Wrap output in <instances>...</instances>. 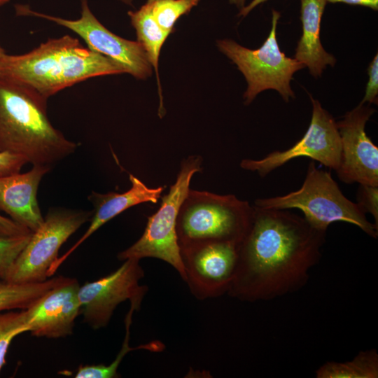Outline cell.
<instances>
[{"label":"cell","instance_id":"obj_1","mask_svg":"<svg viewBox=\"0 0 378 378\" xmlns=\"http://www.w3.org/2000/svg\"><path fill=\"white\" fill-rule=\"evenodd\" d=\"M253 207L252 223L239 246L227 294L254 302L298 291L321 258L326 231L288 209Z\"/></svg>","mask_w":378,"mask_h":378},{"label":"cell","instance_id":"obj_2","mask_svg":"<svg viewBox=\"0 0 378 378\" xmlns=\"http://www.w3.org/2000/svg\"><path fill=\"white\" fill-rule=\"evenodd\" d=\"M123 73L118 63L69 35L49 38L24 54L5 53L0 59L1 77L26 85L48 99L88 78Z\"/></svg>","mask_w":378,"mask_h":378},{"label":"cell","instance_id":"obj_3","mask_svg":"<svg viewBox=\"0 0 378 378\" xmlns=\"http://www.w3.org/2000/svg\"><path fill=\"white\" fill-rule=\"evenodd\" d=\"M47 103L33 89L0 76V151L50 167L76 151L77 144L52 125Z\"/></svg>","mask_w":378,"mask_h":378},{"label":"cell","instance_id":"obj_4","mask_svg":"<svg viewBox=\"0 0 378 378\" xmlns=\"http://www.w3.org/2000/svg\"><path fill=\"white\" fill-rule=\"evenodd\" d=\"M253 214V206L234 195L190 188L176 219L178 246L218 241L239 246L250 229Z\"/></svg>","mask_w":378,"mask_h":378},{"label":"cell","instance_id":"obj_5","mask_svg":"<svg viewBox=\"0 0 378 378\" xmlns=\"http://www.w3.org/2000/svg\"><path fill=\"white\" fill-rule=\"evenodd\" d=\"M254 205L276 209H298L314 227L327 231L328 226L342 221L359 227L377 239L378 226L370 223L356 202L346 198L331 174L316 167L311 161L302 186L284 195L257 199Z\"/></svg>","mask_w":378,"mask_h":378},{"label":"cell","instance_id":"obj_6","mask_svg":"<svg viewBox=\"0 0 378 378\" xmlns=\"http://www.w3.org/2000/svg\"><path fill=\"white\" fill-rule=\"evenodd\" d=\"M202 158L190 155L181 163L176 181L168 193L162 197L158 211L148 218L141 237L132 246L118 254L120 260L154 258L172 266L186 281V276L178 244L176 225L180 206L189 189L192 177L200 172Z\"/></svg>","mask_w":378,"mask_h":378},{"label":"cell","instance_id":"obj_7","mask_svg":"<svg viewBox=\"0 0 378 378\" xmlns=\"http://www.w3.org/2000/svg\"><path fill=\"white\" fill-rule=\"evenodd\" d=\"M280 13L272 9V27L264 43L256 50L245 48L231 39L217 41L220 51L231 59L243 74L247 82L244 94V104H251L266 90H275L286 102L295 98L290 86L293 74L305 67L287 57L280 50L276 39V26Z\"/></svg>","mask_w":378,"mask_h":378},{"label":"cell","instance_id":"obj_8","mask_svg":"<svg viewBox=\"0 0 378 378\" xmlns=\"http://www.w3.org/2000/svg\"><path fill=\"white\" fill-rule=\"evenodd\" d=\"M92 214V211L86 210L50 208L41 225L32 232L14 261L5 280L19 284L47 280L61 246Z\"/></svg>","mask_w":378,"mask_h":378},{"label":"cell","instance_id":"obj_9","mask_svg":"<svg viewBox=\"0 0 378 378\" xmlns=\"http://www.w3.org/2000/svg\"><path fill=\"white\" fill-rule=\"evenodd\" d=\"M80 17L76 20L39 13L25 6L18 9L22 15L43 18L70 29L85 42L89 49L113 60L125 73L138 79L151 76L152 65L139 41L123 38L105 27L91 11L88 0H80Z\"/></svg>","mask_w":378,"mask_h":378},{"label":"cell","instance_id":"obj_10","mask_svg":"<svg viewBox=\"0 0 378 378\" xmlns=\"http://www.w3.org/2000/svg\"><path fill=\"white\" fill-rule=\"evenodd\" d=\"M140 260L129 258L112 273L80 286L78 293L83 321L94 330L106 327L117 306L130 300V307L138 311L148 291L140 285L144 271Z\"/></svg>","mask_w":378,"mask_h":378},{"label":"cell","instance_id":"obj_11","mask_svg":"<svg viewBox=\"0 0 378 378\" xmlns=\"http://www.w3.org/2000/svg\"><path fill=\"white\" fill-rule=\"evenodd\" d=\"M310 99L311 122L300 140L285 150L273 151L260 160H242L240 167L264 178L295 158L307 157L336 171L341 158V141L336 121L317 99L312 96Z\"/></svg>","mask_w":378,"mask_h":378},{"label":"cell","instance_id":"obj_12","mask_svg":"<svg viewBox=\"0 0 378 378\" xmlns=\"http://www.w3.org/2000/svg\"><path fill=\"white\" fill-rule=\"evenodd\" d=\"M239 246L230 242H202L180 248L186 281L198 300L227 293L233 279Z\"/></svg>","mask_w":378,"mask_h":378},{"label":"cell","instance_id":"obj_13","mask_svg":"<svg viewBox=\"0 0 378 378\" xmlns=\"http://www.w3.org/2000/svg\"><path fill=\"white\" fill-rule=\"evenodd\" d=\"M375 112L360 103L337 123L341 141V158L335 171L346 184L378 186V148L365 132V125Z\"/></svg>","mask_w":378,"mask_h":378},{"label":"cell","instance_id":"obj_14","mask_svg":"<svg viewBox=\"0 0 378 378\" xmlns=\"http://www.w3.org/2000/svg\"><path fill=\"white\" fill-rule=\"evenodd\" d=\"M79 287L77 279L69 277L25 309L28 332L33 336L47 338L71 335L81 312Z\"/></svg>","mask_w":378,"mask_h":378},{"label":"cell","instance_id":"obj_15","mask_svg":"<svg viewBox=\"0 0 378 378\" xmlns=\"http://www.w3.org/2000/svg\"><path fill=\"white\" fill-rule=\"evenodd\" d=\"M50 168L36 164L24 173L20 172L0 176V210L32 232L44 220L37 192L41 181Z\"/></svg>","mask_w":378,"mask_h":378},{"label":"cell","instance_id":"obj_16","mask_svg":"<svg viewBox=\"0 0 378 378\" xmlns=\"http://www.w3.org/2000/svg\"><path fill=\"white\" fill-rule=\"evenodd\" d=\"M129 178L131 188L125 192L102 194L92 192L88 199L94 210L90 224L83 236L53 263L48 272L49 277L53 276L69 256L103 225L132 206L144 202L157 203L165 188V186L148 188L132 174H129Z\"/></svg>","mask_w":378,"mask_h":378},{"label":"cell","instance_id":"obj_17","mask_svg":"<svg viewBox=\"0 0 378 378\" xmlns=\"http://www.w3.org/2000/svg\"><path fill=\"white\" fill-rule=\"evenodd\" d=\"M302 36L294 58L308 67L311 75L320 77L327 66H334L336 58L325 50L320 38L322 15L326 0H300Z\"/></svg>","mask_w":378,"mask_h":378},{"label":"cell","instance_id":"obj_18","mask_svg":"<svg viewBox=\"0 0 378 378\" xmlns=\"http://www.w3.org/2000/svg\"><path fill=\"white\" fill-rule=\"evenodd\" d=\"M69 278L58 276L42 282L24 284L0 279V312L16 309H27Z\"/></svg>","mask_w":378,"mask_h":378},{"label":"cell","instance_id":"obj_19","mask_svg":"<svg viewBox=\"0 0 378 378\" xmlns=\"http://www.w3.org/2000/svg\"><path fill=\"white\" fill-rule=\"evenodd\" d=\"M131 23L136 30L137 41L144 47L152 66L155 69L158 82V60L161 48L170 32L162 29L155 20L150 4L146 3L139 10L129 11Z\"/></svg>","mask_w":378,"mask_h":378},{"label":"cell","instance_id":"obj_20","mask_svg":"<svg viewBox=\"0 0 378 378\" xmlns=\"http://www.w3.org/2000/svg\"><path fill=\"white\" fill-rule=\"evenodd\" d=\"M316 378H377L378 354L375 349L360 351L352 360L326 362L315 372Z\"/></svg>","mask_w":378,"mask_h":378},{"label":"cell","instance_id":"obj_21","mask_svg":"<svg viewBox=\"0 0 378 378\" xmlns=\"http://www.w3.org/2000/svg\"><path fill=\"white\" fill-rule=\"evenodd\" d=\"M135 309L130 307L125 319V337L122 347L114 360L108 365L104 364L80 365L75 374L76 378H117L120 377L118 369L125 356L130 351L146 349L150 351L160 352L164 349V345L160 341H153L141 344L136 347L129 345L130 328L132 315Z\"/></svg>","mask_w":378,"mask_h":378},{"label":"cell","instance_id":"obj_22","mask_svg":"<svg viewBox=\"0 0 378 378\" xmlns=\"http://www.w3.org/2000/svg\"><path fill=\"white\" fill-rule=\"evenodd\" d=\"M199 1L200 0H157L149 4L156 22L162 29L171 33L176 20L181 16L188 14Z\"/></svg>","mask_w":378,"mask_h":378},{"label":"cell","instance_id":"obj_23","mask_svg":"<svg viewBox=\"0 0 378 378\" xmlns=\"http://www.w3.org/2000/svg\"><path fill=\"white\" fill-rule=\"evenodd\" d=\"M28 331L25 309L0 312V372L6 364V355L13 338Z\"/></svg>","mask_w":378,"mask_h":378},{"label":"cell","instance_id":"obj_24","mask_svg":"<svg viewBox=\"0 0 378 378\" xmlns=\"http://www.w3.org/2000/svg\"><path fill=\"white\" fill-rule=\"evenodd\" d=\"M31 234L0 237V279L5 280L12 265L27 244Z\"/></svg>","mask_w":378,"mask_h":378},{"label":"cell","instance_id":"obj_25","mask_svg":"<svg viewBox=\"0 0 378 378\" xmlns=\"http://www.w3.org/2000/svg\"><path fill=\"white\" fill-rule=\"evenodd\" d=\"M357 203L365 214H370L378 226V186L359 184Z\"/></svg>","mask_w":378,"mask_h":378},{"label":"cell","instance_id":"obj_26","mask_svg":"<svg viewBox=\"0 0 378 378\" xmlns=\"http://www.w3.org/2000/svg\"><path fill=\"white\" fill-rule=\"evenodd\" d=\"M368 80L366 85L365 95L360 102L361 104H377L378 102V54H376L370 63L368 69Z\"/></svg>","mask_w":378,"mask_h":378},{"label":"cell","instance_id":"obj_27","mask_svg":"<svg viewBox=\"0 0 378 378\" xmlns=\"http://www.w3.org/2000/svg\"><path fill=\"white\" fill-rule=\"evenodd\" d=\"M27 163L26 159L22 156L0 151V176L20 172Z\"/></svg>","mask_w":378,"mask_h":378},{"label":"cell","instance_id":"obj_28","mask_svg":"<svg viewBox=\"0 0 378 378\" xmlns=\"http://www.w3.org/2000/svg\"><path fill=\"white\" fill-rule=\"evenodd\" d=\"M32 232L17 223L11 218L0 215V237H10L30 234Z\"/></svg>","mask_w":378,"mask_h":378},{"label":"cell","instance_id":"obj_29","mask_svg":"<svg viewBox=\"0 0 378 378\" xmlns=\"http://www.w3.org/2000/svg\"><path fill=\"white\" fill-rule=\"evenodd\" d=\"M327 3L346 4L349 5L362 6L374 10H378V0H326Z\"/></svg>","mask_w":378,"mask_h":378},{"label":"cell","instance_id":"obj_30","mask_svg":"<svg viewBox=\"0 0 378 378\" xmlns=\"http://www.w3.org/2000/svg\"><path fill=\"white\" fill-rule=\"evenodd\" d=\"M267 0H252L248 5L239 10V16H246L253 9Z\"/></svg>","mask_w":378,"mask_h":378},{"label":"cell","instance_id":"obj_31","mask_svg":"<svg viewBox=\"0 0 378 378\" xmlns=\"http://www.w3.org/2000/svg\"><path fill=\"white\" fill-rule=\"evenodd\" d=\"M229 2L241 10L245 6L246 0H229Z\"/></svg>","mask_w":378,"mask_h":378},{"label":"cell","instance_id":"obj_32","mask_svg":"<svg viewBox=\"0 0 378 378\" xmlns=\"http://www.w3.org/2000/svg\"><path fill=\"white\" fill-rule=\"evenodd\" d=\"M127 5L132 6L133 4V0H118Z\"/></svg>","mask_w":378,"mask_h":378},{"label":"cell","instance_id":"obj_33","mask_svg":"<svg viewBox=\"0 0 378 378\" xmlns=\"http://www.w3.org/2000/svg\"><path fill=\"white\" fill-rule=\"evenodd\" d=\"M5 53H6V52H5V50H4V48H2V46H1V43H0V59Z\"/></svg>","mask_w":378,"mask_h":378},{"label":"cell","instance_id":"obj_34","mask_svg":"<svg viewBox=\"0 0 378 378\" xmlns=\"http://www.w3.org/2000/svg\"><path fill=\"white\" fill-rule=\"evenodd\" d=\"M10 0H0V7L8 3Z\"/></svg>","mask_w":378,"mask_h":378},{"label":"cell","instance_id":"obj_35","mask_svg":"<svg viewBox=\"0 0 378 378\" xmlns=\"http://www.w3.org/2000/svg\"><path fill=\"white\" fill-rule=\"evenodd\" d=\"M155 1H157V0H147L146 3L149 4V3H152V2Z\"/></svg>","mask_w":378,"mask_h":378}]
</instances>
